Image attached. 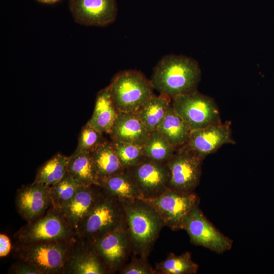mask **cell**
I'll return each instance as SVG.
<instances>
[{"instance_id": "cell-1", "label": "cell", "mask_w": 274, "mask_h": 274, "mask_svg": "<svg viewBox=\"0 0 274 274\" xmlns=\"http://www.w3.org/2000/svg\"><path fill=\"white\" fill-rule=\"evenodd\" d=\"M201 72L194 59L179 55L163 57L154 67L150 79L159 94L173 99L197 90Z\"/></svg>"}, {"instance_id": "cell-2", "label": "cell", "mask_w": 274, "mask_h": 274, "mask_svg": "<svg viewBox=\"0 0 274 274\" xmlns=\"http://www.w3.org/2000/svg\"><path fill=\"white\" fill-rule=\"evenodd\" d=\"M120 202L132 252L135 255L147 257L165 225L156 211L143 199Z\"/></svg>"}, {"instance_id": "cell-3", "label": "cell", "mask_w": 274, "mask_h": 274, "mask_svg": "<svg viewBox=\"0 0 274 274\" xmlns=\"http://www.w3.org/2000/svg\"><path fill=\"white\" fill-rule=\"evenodd\" d=\"M78 237L27 244L16 243L15 255L19 260L36 266L41 274H63L64 265Z\"/></svg>"}, {"instance_id": "cell-4", "label": "cell", "mask_w": 274, "mask_h": 274, "mask_svg": "<svg viewBox=\"0 0 274 274\" xmlns=\"http://www.w3.org/2000/svg\"><path fill=\"white\" fill-rule=\"evenodd\" d=\"M119 112H137L153 94L150 80L141 72L125 70L117 73L108 86Z\"/></svg>"}, {"instance_id": "cell-5", "label": "cell", "mask_w": 274, "mask_h": 274, "mask_svg": "<svg viewBox=\"0 0 274 274\" xmlns=\"http://www.w3.org/2000/svg\"><path fill=\"white\" fill-rule=\"evenodd\" d=\"M125 222L121 202L101 191L93 209L80 223L76 232L78 237L92 242Z\"/></svg>"}, {"instance_id": "cell-6", "label": "cell", "mask_w": 274, "mask_h": 274, "mask_svg": "<svg viewBox=\"0 0 274 274\" xmlns=\"http://www.w3.org/2000/svg\"><path fill=\"white\" fill-rule=\"evenodd\" d=\"M77 237L76 230L62 214L51 207L45 214L27 222L14 234L16 243L22 244L70 239Z\"/></svg>"}, {"instance_id": "cell-7", "label": "cell", "mask_w": 274, "mask_h": 274, "mask_svg": "<svg viewBox=\"0 0 274 274\" xmlns=\"http://www.w3.org/2000/svg\"><path fill=\"white\" fill-rule=\"evenodd\" d=\"M142 199L156 211L165 226L174 231L184 229L187 217L199 203L194 192H180L168 188L157 196Z\"/></svg>"}, {"instance_id": "cell-8", "label": "cell", "mask_w": 274, "mask_h": 274, "mask_svg": "<svg viewBox=\"0 0 274 274\" xmlns=\"http://www.w3.org/2000/svg\"><path fill=\"white\" fill-rule=\"evenodd\" d=\"M171 105L191 130L222 123L215 100L198 90L172 99Z\"/></svg>"}, {"instance_id": "cell-9", "label": "cell", "mask_w": 274, "mask_h": 274, "mask_svg": "<svg viewBox=\"0 0 274 274\" xmlns=\"http://www.w3.org/2000/svg\"><path fill=\"white\" fill-rule=\"evenodd\" d=\"M203 160L183 147L177 149L166 163L168 188L180 192H194L200 182Z\"/></svg>"}, {"instance_id": "cell-10", "label": "cell", "mask_w": 274, "mask_h": 274, "mask_svg": "<svg viewBox=\"0 0 274 274\" xmlns=\"http://www.w3.org/2000/svg\"><path fill=\"white\" fill-rule=\"evenodd\" d=\"M184 229L190 242L218 254L229 250L233 241L222 234L204 216L198 206L193 208L187 217Z\"/></svg>"}, {"instance_id": "cell-11", "label": "cell", "mask_w": 274, "mask_h": 274, "mask_svg": "<svg viewBox=\"0 0 274 274\" xmlns=\"http://www.w3.org/2000/svg\"><path fill=\"white\" fill-rule=\"evenodd\" d=\"M92 242L109 273L119 271L132 252L126 221Z\"/></svg>"}, {"instance_id": "cell-12", "label": "cell", "mask_w": 274, "mask_h": 274, "mask_svg": "<svg viewBox=\"0 0 274 274\" xmlns=\"http://www.w3.org/2000/svg\"><path fill=\"white\" fill-rule=\"evenodd\" d=\"M126 170L143 198L154 197L168 188L169 172L166 163H159L145 157Z\"/></svg>"}, {"instance_id": "cell-13", "label": "cell", "mask_w": 274, "mask_h": 274, "mask_svg": "<svg viewBox=\"0 0 274 274\" xmlns=\"http://www.w3.org/2000/svg\"><path fill=\"white\" fill-rule=\"evenodd\" d=\"M231 124L230 121H226L191 130L187 143L182 147L204 160L222 146L235 144Z\"/></svg>"}, {"instance_id": "cell-14", "label": "cell", "mask_w": 274, "mask_h": 274, "mask_svg": "<svg viewBox=\"0 0 274 274\" xmlns=\"http://www.w3.org/2000/svg\"><path fill=\"white\" fill-rule=\"evenodd\" d=\"M68 7L74 21L87 26L109 25L118 11L117 0H68Z\"/></svg>"}, {"instance_id": "cell-15", "label": "cell", "mask_w": 274, "mask_h": 274, "mask_svg": "<svg viewBox=\"0 0 274 274\" xmlns=\"http://www.w3.org/2000/svg\"><path fill=\"white\" fill-rule=\"evenodd\" d=\"M49 188L48 186L33 182L17 190L15 197L16 209L27 222L41 217L51 207Z\"/></svg>"}, {"instance_id": "cell-16", "label": "cell", "mask_w": 274, "mask_h": 274, "mask_svg": "<svg viewBox=\"0 0 274 274\" xmlns=\"http://www.w3.org/2000/svg\"><path fill=\"white\" fill-rule=\"evenodd\" d=\"M109 273L92 242L78 237L71 255L66 261L63 274Z\"/></svg>"}, {"instance_id": "cell-17", "label": "cell", "mask_w": 274, "mask_h": 274, "mask_svg": "<svg viewBox=\"0 0 274 274\" xmlns=\"http://www.w3.org/2000/svg\"><path fill=\"white\" fill-rule=\"evenodd\" d=\"M101 192L98 185H82L68 204L59 211L76 231L93 209Z\"/></svg>"}, {"instance_id": "cell-18", "label": "cell", "mask_w": 274, "mask_h": 274, "mask_svg": "<svg viewBox=\"0 0 274 274\" xmlns=\"http://www.w3.org/2000/svg\"><path fill=\"white\" fill-rule=\"evenodd\" d=\"M149 133L136 112H119L109 134L112 140L143 145Z\"/></svg>"}, {"instance_id": "cell-19", "label": "cell", "mask_w": 274, "mask_h": 274, "mask_svg": "<svg viewBox=\"0 0 274 274\" xmlns=\"http://www.w3.org/2000/svg\"><path fill=\"white\" fill-rule=\"evenodd\" d=\"M118 113L107 86L97 94L94 109L87 123L99 131L109 133Z\"/></svg>"}, {"instance_id": "cell-20", "label": "cell", "mask_w": 274, "mask_h": 274, "mask_svg": "<svg viewBox=\"0 0 274 274\" xmlns=\"http://www.w3.org/2000/svg\"><path fill=\"white\" fill-rule=\"evenodd\" d=\"M100 182L126 169L122 165L111 142L105 141L91 151Z\"/></svg>"}, {"instance_id": "cell-21", "label": "cell", "mask_w": 274, "mask_h": 274, "mask_svg": "<svg viewBox=\"0 0 274 274\" xmlns=\"http://www.w3.org/2000/svg\"><path fill=\"white\" fill-rule=\"evenodd\" d=\"M99 186L103 193L120 201L143 198L126 170L102 180Z\"/></svg>"}, {"instance_id": "cell-22", "label": "cell", "mask_w": 274, "mask_h": 274, "mask_svg": "<svg viewBox=\"0 0 274 274\" xmlns=\"http://www.w3.org/2000/svg\"><path fill=\"white\" fill-rule=\"evenodd\" d=\"M66 173L82 185L99 186L91 151L75 150L69 157Z\"/></svg>"}, {"instance_id": "cell-23", "label": "cell", "mask_w": 274, "mask_h": 274, "mask_svg": "<svg viewBox=\"0 0 274 274\" xmlns=\"http://www.w3.org/2000/svg\"><path fill=\"white\" fill-rule=\"evenodd\" d=\"M157 130L177 149L187 143L191 129L170 105Z\"/></svg>"}, {"instance_id": "cell-24", "label": "cell", "mask_w": 274, "mask_h": 274, "mask_svg": "<svg viewBox=\"0 0 274 274\" xmlns=\"http://www.w3.org/2000/svg\"><path fill=\"white\" fill-rule=\"evenodd\" d=\"M171 98L153 94L136 112L149 132L157 130L171 105Z\"/></svg>"}, {"instance_id": "cell-25", "label": "cell", "mask_w": 274, "mask_h": 274, "mask_svg": "<svg viewBox=\"0 0 274 274\" xmlns=\"http://www.w3.org/2000/svg\"><path fill=\"white\" fill-rule=\"evenodd\" d=\"M143 148L146 158L159 163H166L177 150L157 130L149 133Z\"/></svg>"}, {"instance_id": "cell-26", "label": "cell", "mask_w": 274, "mask_h": 274, "mask_svg": "<svg viewBox=\"0 0 274 274\" xmlns=\"http://www.w3.org/2000/svg\"><path fill=\"white\" fill-rule=\"evenodd\" d=\"M69 157L56 154L38 169L33 182L48 186L60 181L66 174Z\"/></svg>"}, {"instance_id": "cell-27", "label": "cell", "mask_w": 274, "mask_h": 274, "mask_svg": "<svg viewBox=\"0 0 274 274\" xmlns=\"http://www.w3.org/2000/svg\"><path fill=\"white\" fill-rule=\"evenodd\" d=\"M198 268L191 253L186 252L180 255L169 254L165 259L156 264L155 269L160 274H194Z\"/></svg>"}, {"instance_id": "cell-28", "label": "cell", "mask_w": 274, "mask_h": 274, "mask_svg": "<svg viewBox=\"0 0 274 274\" xmlns=\"http://www.w3.org/2000/svg\"><path fill=\"white\" fill-rule=\"evenodd\" d=\"M81 185L66 173L60 181L50 186L51 207L60 211L68 204Z\"/></svg>"}, {"instance_id": "cell-29", "label": "cell", "mask_w": 274, "mask_h": 274, "mask_svg": "<svg viewBox=\"0 0 274 274\" xmlns=\"http://www.w3.org/2000/svg\"><path fill=\"white\" fill-rule=\"evenodd\" d=\"M116 153L125 169L135 165L146 157L143 153V145L122 142L116 140L111 141Z\"/></svg>"}, {"instance_id": "cell-30", "label": "cell", "mask_w": 274, "mask_h": 274, "mask_svg": "<svg viewBox=\"0 0 274 274\" xmlns=\"http://www.w3.org/2000/svg\"><path fill=\"white\" fill-rule=\"evenodd\" d=\"M102 133L87 123L81 130L76 151H91L106 141Z\"/></svg>"}, {"instance_id": "cell-31", "label": "cell", "mask_w": 274, "mask_h": 274, "mask_svg": "<svg viewBox=\"0 0 274 274\" xmlns=\"http://www.w3.org/2000/svg\"><path fill=\"white\" fill-rule=\"evenodd\" d=\"M121 274H155L157 273L149 264L147 257L139 256L133 258L119 270Z\"/></svg>"}, {"instance_id": "cell-32", "label": "cell", "mask_w": 274, "mask_h": 274, "mask_svg": "<svg viewBox=\"0 0 274 274\" xmlns=\"http://www.w3.org/2000/svg\"><path fill=\"white\" fill-rule=\"evenodd\" d=\"M8 273L12 274H41L39 270L34 265L20 260L10 266Z\"/></svg>"}, {"instance_id": "cell-33", "label": "cell", "mask_w": 274, "mask_h": 274, "mask_svg": "<svg viewBox=\"0 0 274 274\" xmlns=\"http://www.w3.org/2000/svg\"><path fill=\"white\" fill-rule=\"evenodd\" d=\"M11 250V244L9 237L4 233L0 234V257L7 256Z\"/></svg>"}, {"instance_id": "cell-34", "label": "cell", "mask_w": 274, "mask_h": 274, "mask_svg": "<svg viewBox=\"0 0 274 274\" xmlns=\"http://www.w3.org/2000/svg\"><path fill=\"white\" fill-rule=\"evenodd\" d=\"M38 2L46 4H55L60 0H37Z\"/></svg>"}]
</instances>
